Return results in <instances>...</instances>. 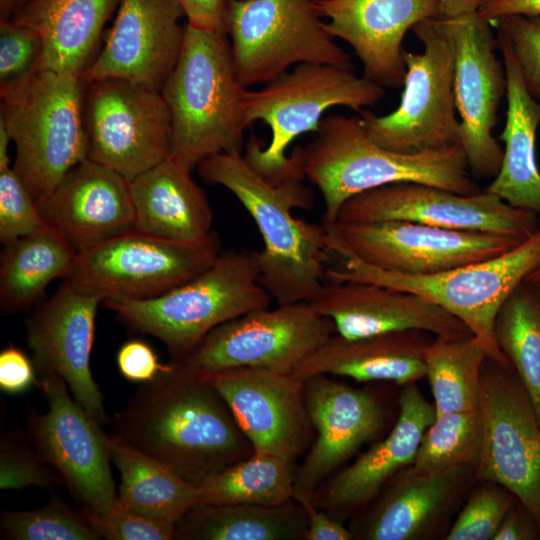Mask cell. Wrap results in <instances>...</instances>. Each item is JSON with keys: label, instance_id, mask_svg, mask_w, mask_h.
Segmentation results:
<instances>
[{"label": "cell", "instance_id": "1", "mask_svg": "<svg viewBox=\"0 0 540 540\" xmlns=\"http://www.w3.org/2000/svg\"><path fill=\"white\" fill-rule=\"evenodd\" d=\"M170 364L141 383L115 416L110 435L199 487L254 449L220 394L204 378Z\"/></svg>", "mask_w": 540, "mask_h": 540}, {"label": "cell", "instance_id": "2", "mask_svg": "<svg viewBox=\"0 0 540 540\" xmlns=\"http://www.w3.org/2000/svg\"><path fill=\"white\" fill-rule=\"evenodd\" d=\"M207 182L230 191L254 220L263 240L255 252L261 285L277 304L311 302L326 281L327 230L297 218L296 208H309L310 190L301 180L272 183L257 173L242 153H219L197 166Z\"/></svg>", "mask_w": 540, "mask_h": 540}, {"label": "cell", "instance_id": "3", "mask_svg": "<svg viewBox=\"0 0 540 540\" xmlns=\"http://www.w3.org/2000/svg\"><path fill=\"white\" fill-rule=\"evenodd\" d=\"M300 150L305 178L322 195L323 225L334 224L351 197L388 184L417 182L462 195L483 191L460 143L418 153L388 150L370 139L360 116L323 118L314 139Z\"/></svg>", "mask_w": 540, "mask_h": 540}, {"label": "cell", "instance_id": "4", "mask_svg": "<svg viewBox=\"0 0 540 540\" xmlns=\"http://www.w3.org/2000/svg\"><path fill=\"white\" fill-rule=\"evenodd\" d=\"M244 89L227 34L187 23L178 61L161 89L171 115L170 157L192 171L208 156L242 153Z\"/></svg>", "mask_w": 540, "mask_h": 540}, {"label": "cell", "instance_id": "5", "mask_svg": "<svg viewBox=\"0 0 540 540\" xmlns=\"http://www.w3.org/2000/svg\"><path fill=\"white\" fill-rule=\"evenodd\" d=\"M384 96V87L357 76L353 70L328 64H298L259 90L244 89L247 125L263 121L271 130V140L264 147L258 137L251 135L243 156L272 183L302 181L305 175L300 147L288 156L289 145L302 134L317 132L328 109L345 106L359 112L376 105Z\"/></svg>", "mask_w": 540, "mask_h": 540}, {"label": "cell", "instance_id": "6", "mask_svg": "<svg viewBox=\"0 0 540 540\" xmlns=\"http://www.w3.org/2000/svg\"><path fill=\"white\" fill-rule=\"evenodd\" d=\"M327 243L332 254L340 257V265L328 267L326 281L368 282L416 293L462 321L488 358L511 366L496 343L494 322L511 292L540 267V217L537 231L513 249L482 262L427 275L393 273L368 265L330 230Z\"/></svg>", "mask_w": 540, "mask_h": 540}, {"label": "cell", "instance_id": "7", "mask_svg": "<svg viewBox=\"0 0 540 540\" xmlns=\"http://www.w3.org/2000/svg\"><path fill=\"white\" fill-rule=\"evenodd\" d=\"M272 301L259 281L255 252L226 250L206 270L159 297L104 304L138 331L159 339L176 362L216 327L270 307Z\"/></svg>", "mask_w": 540, "mask_h": 540}, {"label": "cell", "instance_id": "8", "mask_svg": "<svg viewBox=\"0 0 540 540\" xmlns=\"http://www.w3.org/2000/svg\"><path fill=\"white\" fill-rule=\"evenodd\" d=\"M84 91L79 77L41 70L19 94L1 100L0 120L16 147L12 167L37 203L88 159Z\"/></svg>", "mask_w": 540, "mask_h": 540}, {"label": "cell", "instance_id": "9", "mask_svg": "<svg viewBox=\"0 0 540 540\" xmlns=\"http://www.w3.org/2000/svg\"><path fill=\"white\" fill-rule=\"evenodd\" d=\"M411 31L422 53L404 52L406 67L398 107L378 116L359 111L367 135L377 145L401 153L446 149L459 144L454 94L455 42L447 19L424 20Z\"/></svg>", "mask_w": 540, "mask_h": 540}, {"label": "cell", "instance_id": "10", "mask_svg": "<svg viewBox=\"0 0 540 540\" xmlns=\"http://www.w3.org/2000/svg\"><path fill=\"white\" fill-rule=\"evenodd\" d=\"M221 253L212 231L195 241L132 229L77 253L63 280L105 301L159 297L206 270Z\"/></svg>", "mask_w": 540, "mask_h": 540}, {"label": "cell", "instance_id": "11", "mask_svg": "<svg viewBox=\"0 0 540 540\" xmlns=\"http://www.w3.org/2000/svg\"><path fill=\"white\" fill-rule=\"evenodd\" d=\"M320 19L312 0H232L226 33L240 84H265L301 63L354 71Z\"/></svg>", "mask_w": 540, "mask_h": 540}, {"label": "cell", "instance_id": "12", "mask_svg": "<svg viewBox=\"0 0 540 540\" xmlns=\"http://www.w3.org/2000/svg\"><path fill=\"white\" fill-rule=\"evenodd\" d=\"M335 333L332 320L311 302L278 304L223 323L186 357L171 363L201 378L236 367L293 373Z\"/></svg>", "mask_w": 540, "mask_h": 540}, {"label": "cell", "instance_id": "13", "mask_svg": "<svg viewBox=\"0 0 540 540\" xmlns=\"http://www.w3.org/2000/svg\"><path fill=\"white\" fill-rule=\"evenodd\" d=\"M84 123L88 159L128 181L170 157L171 115L155 88L114 78L86 82Z\"/></svg>", "mask_w": 540, "mask_h": 540}, {"label": "cell", "instance_id": "14", "mask_svg": "<svg viewBox=\"0 0 540 540\" xmlns=\"http://www.w3.org/2000/svg\"><path fill=\"white\" fill-rule=\"evenodd\" d=\"M479 408L483 443L476 480L508 489L540 527V425L530 396L511 366L486 357Z\"/></svg>", "mask_w": 540, "mask_h": 540}, {"label": "cell", "instance_id": "15", "mask_svg": "<svg viewBox=\"0 0 540 540\" xmlns=\"http://www.w3.org/2000/svg\"><path fill=\"white\" fill-rule=\"evenodd\" d=\"M363 262L401 274L427 275L497 257L524 241L409 221L324 225Z\"/></svg>", "mask_w": 540, "mask_h": 540}, {"label": "cell", "instance_id": "16", "mask_svg": "<svg viewBox=\"0 0 540 540\" xmlns=\"http://www.w3.org/2000/svg\"><path fill=\"white\" fill-rule=\"evenodd\" d=\"M539 217L485 190L462 195L427 184L400 182L351 197L340 208L336 222L409 221L525 241L537 231Z\"/></svg>", "mask_w": 540, "mask_h": 540}, {"label": "cell", "instance_id": "17", "mask_svg": "<svg viewBox=\"0 0 540 540\" xmlns=\"http://www.w3.org/2000/svg\"><path fill=\"white\" fill-rule=\"evenodd\" d=\"M40 378L48 410L30 415L28 439L75 497L91 511L103 514L118 500L108 435L73 398L61 377L48 374Z\"/></svg>", "mask_w": 540, "mask_h": 540}, {"label": "cell", "instance_id": "18", "mask_svg": "<svg viewBox=\"0 0 540 540\" xmlns=\"http://www.w3.org/2000/svg\"><path fill=\"white\" fill-rule=\"evenodd\" d=\"M448 20L455 42L454 94L459 143L475 179L494 178L504 150L492 135L500 101L507 92L503 61L494 52L491 23L477 13Z\"/></svg>", "mask_w": 540, "mask_h": 540}, {"label": "cell", "instance_id": "19", "mask_svg": "<svg viewBox=\"0 0 540 540\" xmlns=\"http://www.w3.org/2000/svg\"><path fill=\"white\" fill-rule=\"evenodd\" d=\"M204 379L224 399L254 452L295 464L310 448L315 432L304 380L260 367L226 369Z\"/></svg>", "mask_w": 540, "mask_h": 540}, {"label": "cell", "instance_id": "20", "mask_svg": "<svg viewBox=\"0 0 540 540\" xmlns=\"http://www.w3.org/2000/svg\"><path fill=\"white\" fill-rule=\"evenodd\" d=\"M307 411L314 440L296 466L294 500L314 504L318 489L385 425V411L376 395L333 376L319 374L304 380Z\"/></svg>", "mask_w": 540, "mask_h": 540}, {"label": "cell", "instance_id": "21", "mask_svg": "<svg viewBox=\"0 0 540 540\" xmlns=\"http://www.w3.org/2000/svg\"><path fill=\"white\" fill-rule=\"evenodd\" d=\"M477 482L471 466L396 474L348 526L358 540H431L447 535Z\"/></svg>", "mask_w": 540, "mask_h": 540}, {"label": "cell", "instance_id": "22", "mask_svg": "<svg viewBox=\"0 0 540 540\" xmlns=\"http://www.w3.org/2000/svg\"><path fill=\"white\" fill-rule=\"evenodd\" d=\"M102 298L63 280L26 321L27 343L40 377L56 374L73 398L101 426L108 422L90 359Z\"/></svg>", "mask_w": 540, "mask_h": 540}, {"label": "cell", "instance_id": "23", "mask_svg": "<svg viewBox=\"0 0 540 540\" xmlns=\"http://www.w3.org/2000/svg\"><path fill=\"white\" fill-rule=\"evenodd\" d=\"M183 16L178 0H120L104 47L80 79H124L161 91L182 49Z\"/></svg>", "mask_w": 540, "mask_h": 540}, {"label": "cell", "instance_id": "24", "mask_svg": "<svg viewBox=\"0 0 540 540\" xmlns=\"http://www.w3.org/2000/svg\"><path fill=\"white\" fill-rule=\"evenodd\" d=\"M324 30L346 41L364 77L384 88L403 86L404 36L418 23L442 17L441 0H312Z\"/></svg>", "mask_w": 540, "mask_h": 540}, {"label": "cell", "instance_id": "25", "mask_svg": "<svg viewBox=\"0 0 540 540\" xmlns=\"http://www.w3.org/2000/svg\"><path fill=\"white\" fill-rule=\"evenodd\" d=\"M398 407L391 431L318 489L313 500L317 508L343 522L413 464L425 431L436 419L435 407L416 383L403 386Z\"/></svg>", "mask_w": 540, "mask_h": 540}, {"label": "cell", "instance_id": "26", "mask_svg": "<svg viewBox=\"0 0 540 540\" xmlns=\"http://www.w3.org/2000/svg\"><path fill=\"white\" fill-rule=\"evenodd\" d=\"M311 304L345 338L401 330H422L448 339L472 336L462 321L432 301L375 283L325 281Z\"/></svg>", "mask_w": 540, "mask_h": 540}, {"label": "cell", "instance_id": "27", "mask_svg": "<svg viewBox=\"0 0 540 540\" xmlns=\"http://www.w3.org/2000/svg\"><path fill=\"white\" fill-rule=\"evenodd\" d=\"M37 205L44 222L57 229L77 253L135 227L129 181L90 159L71 169Z\"/></svg>", "mask_w": 540, "mask_h": 540}, {"label": "cell", "instance_id": "28", "mask_svg": "<svg viewBox=\"0 0 540 540\" xmlns=\"http://www.w3.org/2000/svg\"><path fill=\"white\" fill-rule=\"evenodd\" d=\"M435 336L422 330H401L360 338L331 336L293 372L306 380L325 374L357 382L417 383L426 377L425 354Z\"/></svg>", "mask_w": 540, "mask_h": 540}, {"label": "cell", "instance_id": "29", "mask_svg": "<svg viewBox=\"0 0 540 540\" xmlns=\"http://www.w3.org/2000/svg\"><path fill=\"white\" fill-rule=\"evenodd\" d=\"M135 227L160 237L195 241L212 232L213 211L201 187L171 157L129 181Z\"/></svg>", "mask_w": 540, "mask_h": 540}, {"label": "cell", "instance_id": "30", "mask_svg": "<svg viewBox=\"0 0 540 540\" xmlns=\"http://www.w3.org/2000/svg\"><path fill=\"white\" fill-rule=\"evenodd\" d=\"M497 44L507 76L506 123L499 136L505 148L500 170L485 191L540 216V170L536 160L540 103L525 88L510 42L499 29Z\"/></svg>", "mask_w": 540, "mask_h": 540}, {"label": "cell", "instance_id": "31", "mask_svg": "<svg viewBox=\"0 0 540 540\" xmlns=\"http://www.w3.org/2000/svg\"><path fill=\"white\" fill-rule=\"evenodd\" d=\"M120 0H30L10 17L41 37L42 70L81 77Z\"/></svg>", "mask_w": 540, "mask_h": 540}, {"label": "cell", "instance_id": "32", "mask_svg": "<svg viewBox=\"0 0 540 540\" xmlns=\"http://www.w3.org/2000/svg\"><path fill=\"white\" fill-rule=\"evenodd\" d=\"M308 515L292 499L274 506L198 501L177 521V540H306Z\"/></svg>", "mask_w": 540, "mask_h": 540}, {"label": "cell", "instance_id": "33", "mask_svg": "<svg viewBox=\"0 0 540 540\" xmlns=\"http://www.w3.org/2000/svg\"><path fill=\"white\" fill-rule=\"evenodd\" d=\"M77 252L46 222L34 232L4 244L0 260V305L5 314L33 305L56 278H64Z\"/></svg>", "mask_w": 540, "mask_h": 540}, {"label": "cell", "instance_id": "34", "mask_svg": "<svg viewBox=\"0 0 540 540\" xmlns=\"http://www.w3.org/2000/svg\"><path fill=\"white\" fill-rule=\"evenodd\" d=\"M107 446L121 476L118 501L126 507L175 525L199 501L198 487L161 461L111 435Z\"/></svg>", "mask_w": 540, "mask_h": 540}, {"label": "cell", "instance_id": "35", "mask_svg": "<svg viewBox=\"0 0 540 540\" xmlns=\"http://www.w3.org/2000/svg\"><path fill=\"white\" fill-rule=\"evenodd\" d=\"M500 351L532 401L540 425V287L522 281L506 298L494 322Z\"/></svg>", "mask_w": 540, "mask_h": 540}, {"label": "cell", "instance_id": "36", "mask_svg": "<svg viewBox=\"0 0 540 540\" xmlns=\"http://www.w3.org/2000/svg\"><path fill=\"white\" fill-rule=\"evenodd\" d=\"M296 465L274 454L254 452L198 487L211 504L274 506L294 499Z\"/></svg>", "mask_w": 540, "mask_h": 540}, {"label": "cell", "instance_id": "37", "mask_svg": "<svg viewBox=\"0 0 540 540\" xmlns=\"http://www.w3.org/2000/svg\"><path fill=\"white\" fill-rule=\"evenodd\" d=\"M487 355L472 336L435 337L425 354L436 416L479 408L481 369Z\"/></svg>", "mask_w": 540, "mask_h": 540}, {"label": "cell", "instance_id": "38", "mask_svg": "<svg viewBox=\"0 0 540 540\" xmlns=\"http://www.w3.org/2000/svg\"><path fill=\"white\" fill-rule=\"evenodd\" d=\"M483 420L480 408L436 416L425 431L409 468L431 473L454 466L477 468L482 451Z\"/></svg>", "mask_w": 540, "mask_h": 540}, {"label": "cell", "instance_id": "39", "mask_svg": "<svg viewBox=\"0 0 540 540\" xmlns=\"http://www.w3.org/2000/svg\"><path fill=\"white\" fill-rule=\"evenodd\" d=\"M1 536L12 540H99L82 514L53 498L46 506L30 511L4 512Z\"/></svg>", "mask_w": 540, "mask_h": 540}, {"label": "cell", "instance_id": "40", "mask_svg": "<svg viewBox=\"0 0 540 540\" xmlns=\"http://www.w3.org/2000/svg\"><path fill=\"white\" fill-rule=\"evenodd\" d=\"M43 42L33 29L13 19L0 21V97L24 90L42 70Z\"/></svg>", "mask_w": 540, "mask_h": 540}, {"label": "cell", "instance_id": "41", "mask_svg": "<svg viewBox=\"0 0 540 540\" xmlns=\"http://www.w3.org/2000/svg\"><path fill=\"white\" fill-rule=\"evenodd\" d=\"M453 521L446 540H494L509 510L518 499L505 487L477 481Z\"/></svg>", "mask_w": 540, "mask_h": 540}, {"label": "cell", "instance_id": "42", "mask_svg": "<svg viewBox=\"0 0 540 540\" xmlns=\"http://www.w3.org/2000/svg\"><path fill=\"white\" fill-rule=\"evenodd\" d=\"M36 449L21 434H8L0 443V488L19 490L31 486L53 489L62 484L58 473L51 471Z\"/></svg>", "mask_w": 540, "mask_h": 540}, {"label": "cell", "instance_id": "43", "mask_svg": "<svg viewBox=\"0 0 540 540\" xmlns=\"http://www.w3.org/2000/svg\"><path fill=\"white\" fill-rule=\"evenodd\" d=\"M44 223L37 202L13 167L0 169V241H14Z\"/></svg>", "mask_w": 540, "mask_h": 540}, {"label": "cell", "instance_id": "44", "mask_svg": "<svg viewBox=\"0 0 540 540\" xmlns=\"http://www.w3.org/2000/svg\"><path fill=\"white\" fill-rule=\"evenodd\" d=\"M90 527L106 540H171L175 525L145 516L118 500L107 512L99 514L87 507L81 512Z\"/></svg>", "mask_w": 540, "mask_h": 540}, {"label": "cell", "instance_id": "45", "mask_svg": "<svg viewBox=\"0 0 540 540\" xmlns=\"http://www.w3.org/2000/svg\"><path fill=\"white\" fill-rule=\"evenodd\" d=\"M494 23L510 42L525 88L540 103V17L509 16Z\"/></svg>", "mask_w": 540, "mask_h": 540}, {"label": "cell", "instance_id": "46", "mask_svg": "<svg viewBox=\"0 0 540 540\" xmlns=\"http://www.w3.org/2000/svg\"><path fill=\"white\" fill-rule=\"evenodd\" d=\"M121 375L132 382L153 381L159 374L170 370L171 364L160 362L155 351L142 340H129L122 344L116 356Z\"/></svg>", "mask_w": 540, "mask_h": 540}, {"label": "cell", "instance_id": "47", "mask_svg": "<svg viewBox=\"0 0 540 540\" xmlns=\"http://www.w3.org/2000/svg\"><path fill=\"white\" fill-rule=\"evenodd\" d=\"M33 365L26 354L10 344L0 353V388L9 394H19L39 384Z\"/></svg>", "mask_w": 540, "mask_h": 540}, {"label": "cell", "instance_id": "48", "mask_svg": "<svg viewBox=\"0 0 540 540\" xmlns=\"http://www.w3.org/2000/svg\"><path fill=\"white\" fill-rule=\"evenodd\" d=\"M178 1L184 10L188 24L208 31L226 33V19L232 0Z\"/></svg>", "mask_w": 540, "mask_h": 540}, {"label": "cell", "instance_id": "49", "mask_svg": "<svg viewBox=\"0 0 540 540\" xmlns=\"http://www.w3.org/2000/svg\"><path fill=\"white\" fill-rule=\"evenodd\" d=\"M540 539V527L533 515L519 501L503 519L494 540Z\"/></svg>", "mask_w": 540, "mask_h": 540}, {"label": "cell", "instance_id": "50", "mask_svg": "<svg viewBox=\"0 0 540 540\" xmlns=\"http://www.w3.org/2000/svg\"><path fill=\"white\" fill-rule=\"evenodd\" d=\"M308 515L306 540H352L353 534L343 522L333 518L315 504L303 505Z\"/></svg>", "mask_w": 540, "mask_h": 540}, {"label": "cell", "instance_id": "51", "mask_svg": "<svg viewBox=\"0 0 540 540\" xmlns=\"http://www.w3.org/2000/svg\"><path fill=\"white\" fill-rule=\"evenodd\" d=\"M476 13L490 23L509 16L540 17V0H481Z\"/></svg>", "mask_w": 540, "mask_h": 540}, {"label": "cell", "instance_id": "52", "mask_svg": "<svg viewBox=\"0 0 540 540\" xmlns=\"http://www.w3.org/2000/svg\"><path fill=\"white\" fill-rule=\"evenodd\" d=\"M481 0H441L442 17L456 18L476 13Z\"/></svg>", "mask_w": 540, "mask_h": 540}, {"label": "cell", "instance_id": "53", "mask_svg": "<svg viewBox=\"0 0 540 540\" xmlns=\"http://www.w3.org/2000/svg\"><path fill=\"white\" fill-rule=\"evenodd\" d=\"M11 141L10 135L3 123L0 120V169L10 167V158L8 155V145Z\"/></svg>", "mask_w": 540, "mask_h": 540}, {"label": "cell", "instance_id": "54", "mask_svg": "<svg viewBox=\"0 0 540 540\" xmlns=\"http://www.w3.org/2000/svg\"><path fill=\"white\" fill-rule=\"evenodd\" d=\"M17 0H0V18L1 20L9 19L16 7Z\"/></svg>", "mask_w": 540, "mask_h": 540}, {"label": "cell", "instance_id": "55", "mask_svg": "<svg viewBox=\"0 0 540 540\" xmlns=\"http://www.w3.org/2000/svg\"><path fill=\"white\" fill-rule=\"evenodd\" d=\"M527 281L532 283H539L540 282V267L533 271L527 278Z\"/></svg>", "mask_w": 540, "mask_h": 540}, {"label": "cell", "instance_id": "56", "mask_svg": "<svg viewBox=\"0 0 540 540\" xmlns=\"http://www.w3.org/2000/svg\"><path fill=\"white\" fill-rule=\"evenodd\" d=\"M28 1H30V0H17L15 10L18 9L19 7H21L22 5H24L25 3H27Z\"/></svg>", "mask_w": 540, "mask_h": 540}, {"label": "cell", "instance_id": "57", "mask_svg": "<svg viewBox=\"0 0 540 540\" xmlns=\"http://www.w3.org/2000/svg\"><path fill=\"white\" fill-rule=\"evenodd\" d=\"M539 287H540V282L539 283H536Z\"/></svg>", "mask_w": 540, "mask_h": 540}]
</instances>
